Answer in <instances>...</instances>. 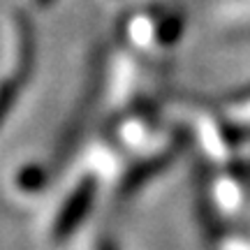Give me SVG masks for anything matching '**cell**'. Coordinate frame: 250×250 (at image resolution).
<instances>
[{
	"mask_svg": "<svg viewBox=\"0 0 250 250\" xmlns=\"http://www.w3.org/2000/svg\"><path fill=\"white\" fill-rule=\"evenodd\" d=\"M95 190H98L95 179H93V176H86V179H81L79 186L67 195L62 208L58 211V215H56L54 227H51V239H54V243L67 241L72 234L81 227V223L86 220L90 206H93Z\"/></svg>",
	"mask_w": 250,
	"mask_h": 250,
	"instance_id": "cell-1",
	"label": "cell"
},
{
	"mask_svg": "<svg viewBox=\"0 0 250 250\" xmlns=\"http://www.w3.org/2000/svg\"><path fill=\"white\" fill-rule=\"evenodd\" d=\"M14 26H17V35H19V56H17V67L9 72L7 81H5V90H2V111L7 114L12 109V102L17 98L19 88L23 86V81L30 74L33 67V54H35V46H33V30L28 26V21L23 14L14 17Z\"/></svg>",
	"mask_w": 250,
	"mask_h": 250,
	"instance_id": "cell-2",
	"label": "cell"
},
{
	"mask_svg": "<svg viewBox=\"0 0 250 250\" xmlns=\"http://www.w3.org/2000/svg\"><path fill=\"white\" fill-rule=\"evenodd\" d=\"M199 134H202V144H204V148L211 160L232 162V153H234V146H236L234 130H229L218 118H204L202 125H199Z\"/></svg>",
	"mask_w": 250,
	"mask_h": 250,
	"instance_id": "cell-3",
	"label": "cell"
},
{
	"mask_svg": "<svg viewBox=\"0 0 250 250\" xmlns=\"http://www.w3.org/2000/svg\"><path fill=\"white\" fill-rule=\"evenodd\" d=\"M171 165V153H160V155H153L148 160H144L139 167H134L123 181V190L125 192H134L137 188H142L144 183L153 176H158L160 171H165Z\"/></svg>",
	"mask_w": 250,
	"mask_h": 250,
	"instance_id": "cell-4",
	"label": "cell"
},
{
	"mask_svg": "<svg viewBox=\"0 0 250 250\" xmlns=\"http://www.w3.org/2000/svg\"><path fill=\"white\" fill-rule=\"evenodd\" d=\"M148 130H151V121L146 116H142V114H132V116H127L123 123L118 125L116 137L121 142L132 146V144L144 142L148 137Z\"/></svg>",
	"mask_w": 250,
	"mask_h": 250,
	"instance_id": "cell-5",
	"label": "cell"
},
{
	"mask_svg": "<svg viewBox=\"0 0 250 250\" xmlns=\"http://www.w3.org/2000/svg\"><path fill=\"white\" fill-rule=\"evenodd\" d=\"M181 33H183V19L176 17V14H167V17H162L160 21L155 23V30H153L155 42L162 44V46L174 44V42L181 37Z\"/></svg>",
	"mask_w": 250,
	"mask_h": 250,
	"instance_id": "cell-6",
	"label": "cell"
},
{
	"mask_svg": "<svg viewBox=\"0 0 250 250\" xmlns=\"http://www.w3.org/2000/svg\"><path fill=\"white\" fill-rule=\"evenodd\" d=\"M44 169L37 167V165H28L17 174V188L21 190H28V192H35V190H42L44 186Z\"/></svg>",
	"mask_w": 250,
	"mask_h": 250,
	"instance_id": "cell-7",
	"label": "cell"
},
{
	"mask_svg": "<svg viewBox=\"0 0 250 250\" xmlns=\"http://www.w3.org/2000/svg\"><path fill=\"white\" fill-rule=\"evenodd\" d=\"M98 250H118V248L111 241H109V239H102V241L98 243Z\"/></svg>",
	"mask_w": 250,
	"mask_h": 250,
	"instance_id": "cell-8",
	"label": "cell"
},
{
	"mask_svg": "<svg viewBox=\"0 0 250 250\" xmlns=\"http://www.w3.org/2000/svg\"><path fill=\"white\" fill-rule=\"evenodd\" d=\"M35 2L40 5V7H49V5H51L54 0H35Z\"/></svg>",
	"mask_w": 250,
	"mask_h": 250,
	"instance_id": "cell-9",
	"label": "cell"
}]
</instances>
